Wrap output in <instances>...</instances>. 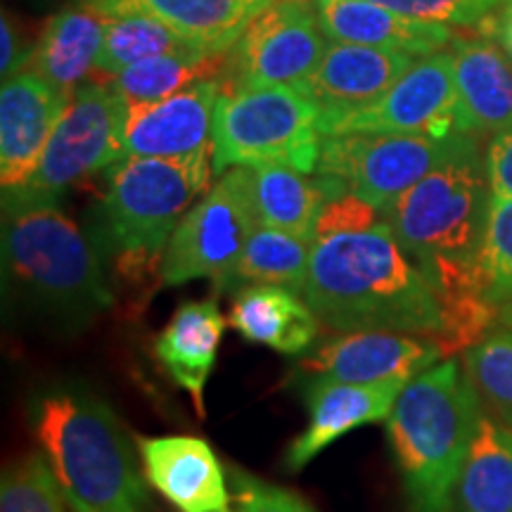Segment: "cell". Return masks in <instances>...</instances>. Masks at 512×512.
<instances>
[{"instance_id": "2", "label": "cell", "mask_w": 512, "mask_h": 512, "mask_svg": "<svg viewBox=\"0 0 512 512\" xmlns=\"http://www.w3.org/2000/svg\"><path fill=\"white\" fill-rule=\"evenodd\" d=\"M484 401L465 366L444 358L403 389L387 432L408 512H453Z\"/></svg>"}, {"instance_id": "4", "label": "cell", "mask_w": 512, "mask_h": 512, "mask_svg": "<svg viewBox=\"0 0 512 512\" xmlns=\"http://www.w3.org/2000/svg\"><path fill=\"white\" fill-rule=\"evenodd\" d=\"M3 264L36 309L67 325H86L110 309L98 247L57 202L3 197Z\"/></svg>"}, {"instance_id": "23", "label": "cell", "mask_w": 512, "mask_h": 512, "mask_svg": "<svg viewBox=\"0 0 512 512\" xmlns=\"http://www.w3.org/2000/svg\"><path fill=\"white\" fill-rule=\"evenodd\" d=\"M102 38L105 17L100 12L83 5L64 8L43 27L27 69L72 98L76 88L88 81V74L95 72Z\"/></svg>"}, {"instance_id": "31", "label": "cell", "mask_w": 512, "mask_h": 512, "mask_svg": "<svg viewBox=\"0 0 512 512\" xmlns=\"http://www.w3.org/2000/svg\"><path fill=\"white\" fill-rule=\"evenodd\" d=\"M479 268L491 302L501 306L512 299V197L491 192Z\"/></svg>"}, {"instance_id": "30", "label": "cell", "mask_w": 512, "mask_h": 512, "mask_svg": "<svg viewBox=\"0 0 512 512\" xmlns=\"http://www.w3.org/2000/svg\"><path fill=\"white\" fill-rule=\"evenodd\" d=\"M0 512H64V496L43 453H31L0 482Z\"/></svg>"}, {"instance_id": "21", "label": "cell", "mask_w": 512, "mask_h": 512, "mask_svg": "<svg viewBox=\"0 0 512 512\" xmlns=\"http://www.w3.org/2000/svg\"><path fill=\"white\" fill-rule=\"evenodd\" d=\"M226 320L214 297L192 299L178 306L174 318L155 339V356L176 387L190 394L204 418V387L214 370Z\"/></svg>"}, {"instance_id": "15", "label": "cell", "mask_w": 512, "mask_h": 512, "mask_svg": "<svg viewBox=\"0 0 512 512\" xmlns=\"http://www.w3.org/2000/svg\"><path fill=\"white\" fill-rule=\"evenodd\" d=\"M145 479L178 512H223L230 494L221 460L200 437L169 434V437L138 439Z\"/></svg>"}, {"instance_id": "33", "label": "cell", "mask_w": 512, "mask_h": 512, "mask_svg": "<svg viewBox=\"0 0 512 512\" xmlns=\"http://www.w3.org/2000/svg\"><path fill=\"white\" fill-rule=\"evenodd\" d=\"M230 482H233L238 512H313L297 494L261 482L247 472H233Z\"/></svg>"}, {"instance_id": "14", "label": "cell", "mask_w": 512, "mask_h": 512, "mask_svg": "<svg viewBox=\"0 0 512 512\" xmlns=\"http://www.w3.org/2000/svg\"><path fill=\"white\" fill-rule=\"evenodd\" d=\"M69 98L41 76L19 72L0 88V181L3 192L29 183Z\"/></svg>"}, {"instance_id": "34", "label": "cell", "mask_w": 512, "mask_h": 512, "mask_svg": "<svg viewBox=\"0 0 512 512\" xmlns=\"http://www.w3.org/2000/svg\"><path fill=\"white\" fill-rule=\"evenodd\" d=\"M34 50L36 43L17 22V17L3 10V19H0V74L3 79L24 72L34 57Z\"/></svg>"}, {"instance_id": "11", "label": "cell", "mask_w": 512, "mask_h": 512, "mask_svg": "<svg viewBox=\"0 0 512 512\" xmlns=\"http://www.w3.org/2000/svg\"><path fill=\"white\" fill-rule=\"evenodd\" d=\"M318 15L304 0H275L235 43L230 86H299L316 72L328 50Z\"/></svg>"}, {"instance_id": "20", "label": "cell", "mask_w": 512, "mask_h": 512, "mask_svg": "<svg viewBox=\"0 0 512 512\" xmlns=\"http://www.w3.org/2000/svg\"><path fill=\"white\" fill-rule=\"evenodd\" d=\"M460 133L498 136L512 126V60L496 41L453 46Z\"/></svg>"}, {"instance_id": "29", "label": "cell", "mask_w": 512, "mask_h": 512, "mask_svg": "<svg viewBox=\"0 0 512 512\" xmlns=\"http://www.w3.org/2000/svg\"><path fill=\"white\" fill-rule=\"evenodd\" d=\"M463 366L482 401L512 430V330L491 332L463 351Z\"/></svg>"}, {"instance_id": "32", "label": "cell", "mask_w": 512, "mask_h": 512, "mask_svg": "<svg viewBox=\"0 0 512 512\" xmlns=\"http://www.w3.org/2000/svg\"><path fill=\"white\" fill-rule=\"evenodd\" d=\"M384 8L418 22L444 24V27H479L503 0H373Z\"/></svg>"}, {"instance_id": "3", "label": "cell", "mask_w": 512, "mask_h": 512, "mask_svg": "<svg viewBox=\"0 0 512 512\" xmlns=\"http://www.w3.org/2000/svg\"><path fill=\"white\" fill-rule=\"evenodd\" d=\"M34 430L74 512H147L150 498L117 413L83 389H50L34 406Z\"/></svg>"}, {"instance_id": "5", "label": "cell", "mask_w": 512, "mask_h": 512, "mask_svg": "<svg viewBox=\"0 0 512 512\" xmlns=\"http://www.w3.org/2000/svg\"><path fill=\"white\" fill-rule=\"evenodd\" d=\"M214 152L190 157H124L107 169L100 204L105 254L128 280L162 268L166 247L197 197L209 190Z\"/></svg>"}, {"instance_id": "27", "label": "cell", "mask_w": 512, "mask_h": 512, "mask_svg": "<svg viewBox=\"0 0 512 512\" xmlns=\"http://www.w3.org/2000/svg\"><path fill=\"white\" fill-rule=\"evenodd\" d=\"M228 53L188 50V53L147 57L110 79V86L126 102V107L147 105V102L169 98L192 83L216 79L228 60Z\"/></svg>"}, {"instance_id": "13", "label": "cell", "mask_w": 512, "mask_h": 512, "mask_svg": "<svg viewBox=\"0 0 512 512\" xmlns=\"http://www.w3.org/2000/svg\"><path fill=\"white\" fill-rule=\"evenodd\" d=\"M221 88L219 79H207L164 100L126 107L121 131L124 157L178 159L211 150Z\"/></svg>"}, {"instance_id": "19", "label": "cell", "mask_w": 512, "mask_h": 512, "mask_svg": "<svg viewBox=\"0 0 512 512\" xmlns=\"http://www.w3.org/2000/svg\"><path fill=\"white\" fill-rule=\"evenodd\" d=\"M320 29L328 41L411 55L437 53L451 41V27L418 22L373 0H316Z\"/></svg>"}, {"instance_id": "8", "label": "cell", "mask_w": 512, "mask_h": 512, "mask_svg": "<svg viewBox=\"0 0 512 512\" xmlns=\"http://www.w3.org/2000/svg\"><path fill=\"white\" fill-rule=\"evenodd\" d=\"M259 226L252 169L233 166L223 171L171 235L159 268L162 285L176 287L200 278L219 283Z\"/></svg>"}, {"instance_id": "26", "label": "cell", "mask_w": 512, "mask_h": 512, "mask_svg": "<svg viewBox=\"0 0 512 512\" xmlns=\"http://www.w3.org/2000/svg\"><path fill=\"white\" fill-rule=\"evenodd\" d=\"M313 242L285 233V230L259 226L247 240L240 259L211 285L214 294L240 292L252 285H278L297 294L304 292L309 278Z\"/></svg>"}, {"instance_id": "28", "label": "cell", "mask_w": 512, "mask_h": 512, "mask_svg": "<svg viewBox=\"0 0 512 512\" xmlns=\"http://www.w3.org/2000/svg\"><path fill=\"white\" fill-rule=\"evenodd\" d=\"M105 17V38L95 62V74L110 81L131 64L143 62L147 57L188 53L200 50L190 46L176 31L164 27L157 19L145 15H102Z\"/></svg>"}, {"instance_id": "7", "label": "cell", "mask_w": 512, "mask_h": 512, "mask_svg": "<svg viewBox=\"0 0 512 512\" xmlns=\"http://www.w3.org/2000/svg\"><path fill=\"white\" fill-rule=\"evenodd\" d=\"M472 140L475 136L467 133L446 138L411 133L323 136L316 174L335 178L349 192L387 214L403 192L465 150Z\"/></svg>"}, {"instance_id": "38", "label": "cell", "mask_w": 512, "mask_h": 512, "mask_svg": "<svg viewBox=\"0 0 512 512\" xmlns=\"http://www.w3.org/2000/svg\"><path fill=\"white\" fill-rule=\"evenodd\" d=\"M223 512H230V510H223Z\"/></svg>"}, {"instance_id": "37", "label": "cell", "mask_w": 512, "mask_h": 512, "mask_svg": "<svg viewBox=\"0 0 512 512\" xmlns=\"http://www.w3.org/2000/svg\"><path fill=\"white\" fill-rule=\"evenodd\" d=\"M498 328L512 330V299L498 306Z\"/></svg>"}, {"instance_id": "16", "label": "cell", "mask_w": 512, "mask_h": 512, "mask_svg": "<svg viewBox=\"0 0 512 512\" xmlns=\"http://www.w3.org/2000/svg\"><path fill=\"white\" fill-rule=\"evenodd\" d=\"M408 384H313L306 387L309 425L287 448V470L297 472L311 463L318 453L358 427L387 422L396 401Z\"/></svg>"}, {"instance_id": "24", "label": "cell", "mask_w": 512, "mask_h": 512, "mask_svg": "<svg viewBox=\"0 0 512 512\" xmlns=\"http://www.w3.org/2000/svg\"><path fill=\"white\" fill-rule=\"evenodd\" d=\"M254 178L256 211L261 226L285 230L297 238L316 240V230L323 207L342 183L328 176H313L283 164L249 166Z\"/></svg>"}, {"instance_id": "9", "label": "cell", "mask_w": 512, "mask_h": 512, "mask_svg": "<svg viewBox=\"0 0 512 512\" xmlns=\"http://www.w3.org/2000/svg\"><path fill=\"white\" fill-rule=\"evenodd\" d=\"M126 102L114 93L110 81H86L72 93L48 140L41 164L19 190L3 197L31 202H57L67 188L83 178L107 171L119 159Z\"/></svg>"}, {"instance_id": "6", "label": "cell", "mask_w": 512, "mask_h": 512, "mask_svg": "<svg viewBox=\"0 0 512 512\" xmlns=\"http://www.w3.org/2000/svg\"><path fill=\"white\" fill-rule=\"evenodd\" d=\"M320 143V107L297 86L221 88L211 136L214 174L261 164L316 174Z\"/></svg>"}, {"instance_id": "35", "label": "cell", "mask_w": 512, "mask_h": 512, "mask_svg": "<svg viewBox=\"0 0 512 512\" xmlns=\"http://www.w3.org/2000/svg\"><path fill=\"white\" fill-rule=\"evenodd\" d=\"M486 174L494 195L512 197V126L494 136L486 150Z\"/></svg>"}, {"instance_id": "17", "label": "cell", "mask_w": 512, "mask_h": 512, "mask_svg": "<svg viewBox=\"0 0 512 512\" xmlns=\"http://www.w3.org/2000/svg\"><path fill=\"white\" fill-rule=\"evenodd\" d=\"M275 0H76L100 15H145L176 31L190 46L228 53L249 24Z\"/></svg>"}, {"instance_id": "10", "label": "cell", "mask_w": 512, "mask_h": 512, "mask_svg": "<svg viewBox=\"0 0 512 512\" xmlns=\"http://www.w3.org/2000/svg\"><path fill=\"white\" fill-rule=\"evenodd\" d=\"M320 133H411L446 138L460 133L453 53L422 55L389 91L356 110L320 114Z\"/></svg>"}, {"instance_id": "18", "label": "cell", "mask_w": 512, "mask_h": 512, "mask_svg": "<svg viewBox=\"0 0 512 512\" xmlns=\"http://www.w3.org/2000/svg\"><path fill=\"white\" fill-rule=\"evenodd\" d=\"M415 60L418 55L399 50L330 41L316 72L297 88L316 102L320 114L356 110L389 91Z\"/></svg>"}, {"instance_id": "25", "label": "cell", "mask_w": 512, "mask_h": 512, "mask_svg": "<svg viewBox=\"0 0 512 512\" xmlns=\"http://www.w3.org/2000/svg\"><path fill=\"white\" fill-rule=\"evenodd\" d=\"M453 512H512V430L508 425L482 415L460 472Z\"/></svg>"}, {"instance_id": "12", "label": "cell", "mask_w": 512, "mask_h": 512, "mask_svg": "<svg viewBox=\"0 0 512 512\" xmlns=\"http://www.w3.org/2000/svg\"><path fill=\"white\" fill-rule=\"evenodd\" d=\"M444 361L432 337L392 330H354L328 339L299 363V384H411Z\"/></svg>"}, {"instance_id": "36", "label": "cell", "mask_w": 512, "mask_h": 512, "mask_svg": "<svg viewBox=\"0 0 512 512\" xmlns=\"http://www.w3.org/2000/svg\"><path fill=\"white\" fill-rule=\"evenodd\" d=\"M482 31H486L491 38H496V43L505 50V55L512 60V0H503V5L498 10L491 12L484 19Z\"/></svg>"}, {"instance_id": "22", "label": "cell", "mask_w": 512, "mask_h": 512, "mask_svg": "<svg viewBox=\"0 0 512 512\" xmlns=\"http://www.w3.org/2000/svg\"><path fill=\"white\" fill-rule=\"evenodd\" d=\"M228 323L247 342L283 356L309 351L323 325L302 294L278 285H252L235 292Z\"/></svg>"}, {"instance_id": "1", "label": "cell", "mask_w": 512, "mask_h": 512, "mask_svg": "<svg viewBox=\"0 0 512 512\" xmlns=\"http://www.w3.org/2000/svg\"><path fill=\"white\" fill-rule=\"evenodd\" d=\"M318 320L339 332L392 330L437 339V292L403 249L387 216L349 190L320 214L302 292Z\"/></svg>"}]
</instances>
